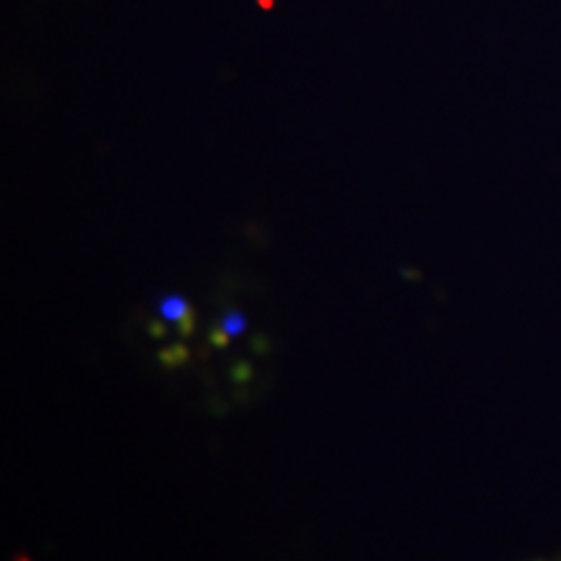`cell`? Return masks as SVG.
I'll use <instances>...</instances> for the list:
<instances>
[{"mask_svg":"<svg viewBox=\"0 0 561 561\" xmlns=\"http://www.w3.org/2000/svg\"><path fill=\"white\" fill-rule=\"evenodd\" d=\"M403 276H409L411 280H419V273L416 271H403Z\"/></svg>","mask_w":561,"mask_h":561,"instance_id":"obj_9","label":"cell"},{"mask_svg":"<svg viewBox=\"0 0 561 561\" xmlns=\"http://www.w3.org/2000/svg\"><path fill=\"white\" fill-rule=\"evenodd\" d=\"M149 333H151V339H164V335H167V328L164 325H161V322H157V320H151L149 322Z\"/></svg>","mask_w":561,"mask_h":561,"instance_id":"obj_7","label":"cell"},{"mask_svg":"<svg viewBox=\"0 0 561 561\" xmlns=\"http://www.w3.org/2000/svg\"><path fill=\"white\" fill-rule=\"evenodd\" d=\"M210 346H216V348H227L229 346V333L224 331H219V328H214V331H210Z\"/></svg>","mask_w":561,"mask_h":561,"instance_id":"obj_6","label":"cell"},{"mask_svg":"<svg viewBox=\"0 0 561 561\" xmlns=\"http://www.w3.org/2000/svg\"><path fill=\"white\" fill-rule=\"evenodd\" d=\"M187 359H191V351L182 346V343H174L172 348H164L159 354L161 367H167V369H174V367H180V364H187Z\"/></svg>","mask_w":561,"mask_h":561,"instance_id":"obj_2","label":"cell"},{"mask_svg":"<svg viewBox=\"0 0 561 561\" xmlns=\"http://www.w3.org/2000/svg\"><path fill=\"white\" fill-rule=\"evenodd\" d=\"M533 561H561V557H557V559H533Z\"/></svg>","mask_w":561,"mask_h":561,"instance_id":"obj_11","label":"cell"},{"mask_svg":"<svg viewBox=\"0 0 561 561\" xmlns=\"http://www.w3.org/2000/svg\"><path fill=\"white\" fill-rule=\"evenodd\" d=\"M221 328L229 335H242L244 328H248V320H244V314L240 310H227L221 318Z\"/></svg>","mask_w":561,"mask_h":561,"instance_id":"obj_3","label":"cell"},{"mask_svg":"<svg viewBox=\"0 0 561 561\" xmlns=\"http://www.w3.org/2000/svg\"><path fill=\"white\" fill-rule=\"evenodd\" d=\"M178 325H180V333H182V339H191L193 331H195V312H193V310L187 312L185 318H182V320L178 322Z\"/></svg>","mask_w":561,"mask_h":561,"instance_id":"obj_5","label":"cell"},{"mask_svg":"<svg viewBox=\"0 0 561 561\" xmlns=\"http://www.w3.org/2000/svg\"><path fill=\"white\" fill-rule=\"evenodd\" d=\"M13 561H32V559H30V557H24V553H19V557L13 559Z\"/></svg>","mask_w":561,"mask_h":561,"instance_id":"obj_10","label":"cell"},{"mask_svg":"<svg viewBox=\"0 0 561 561\" xmlns=\"http://www.w3.org/2000/svg\"><path fill=\"white\" fill-rule=\"evenodd\" d=\"M231 377H234V382H250L252 380V367L248 362H240L231 367Z\"/></svg>","mask_w":561,"mask_h":561,"instance_id":"obj_4","label":"cell"},{"mask_svg":"<svg viewBox=\"0 0 561 561\" xmlns=\"http://www.w3.org/2000/svg\"><path fill=\"white\" fill-rule=\"evenodd\" d=\"M252 351H257V354H265V351H268V341H265L263 335H257V339L252 341Z\"/></svg>","mask_w":561,"mask_h":561,"instance_id":"obj_8","label":"cell"},{"mask_svg":"<svg viewBox=\"0 0 561 561\" xmlns=\"http://www.w3.org/2000/svg\"><path fill=\"white\" fill-rule=\"evenodd\" d=\"M191 310V301L182 297V294H167V297L159 301V312L167 322H180Z\"/></svg>","mask_w":561,"mask_h":561,"instance_id":"obj_1","label":"cell"}]
</instances>
